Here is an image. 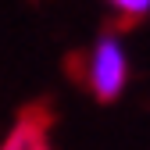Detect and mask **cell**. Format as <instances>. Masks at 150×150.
<instances>
[{"instance_id":"obj_1","label":"cell","mask_w":150,"mask_h":150,"mask_svg":"<svg viewBox=\"0 0 150 150\" xmlns=\"http://www.w3.org/2000/svg\"><path fill=\"white\" fill-rule=\"evenodd\" d=\"M68 75L82 89L93 93V100L111 104L118 100V93L129 82V61H125V50L115 36H100L89 50H79L68 57Z\"/></svg>"},{"instance_id":"obj_2","label":"cell","mask_w":150,"mask_h":150,"mask_svg":"<svg viewBox=\"0 0 150 150\" xmlns=\"http://www.w3.org/2000/svg\"><path fill=\"white\" fill-rule=\"evenodd\" d=\"M54 132V107L50 100H32L18 111L11 132L4 136L0 150H54L50 143Z\"/></svg>"},{"instance_id":"obj_3","label":"cell","mask_w":150,"mask_h":150,"mask_svg":"<svg viewBox=\"0 0 150 150\" xmlns=\"http://www.w3.org/2000/svg\"><path fill=\"white\" fill-rule=\"evenodd\" d=\"M111 11H115V18L125 25V29H132L139 25L143 18H146V7H150V0H107Z\"/></svg>"}]
</instances>
